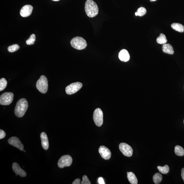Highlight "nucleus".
<instances>
[{
  "mask_svg": "<svg viewBox=\"0 0 184 184\" xmlns=\"http://www.w3.org/2000/svg\"><path fill=\"white\" fill-rule=\"evenodd\" d=\"M28 108V103L25 99H19L17 103L14 110L15 115L17 117L20 118L23 117Z\"/></svg>",
  "mask_w": 184,
  "mask_h": 184,
  "instance_id": "obj_1",
  "label": "nucleus"
},
{
  "mask_svg": "<svg viewBox=\"0 0 184 184\" xmlns=\"http://www.w3.org/2000/svg\"><path fill=\"white\" fill-rule=\"evenodd\" d=\"M85 8L86 14L90 18H93L98 14V6L96 3L92 0L86 1Z\"/></svg>",
  "mask_w": 184,
  "mask_h": 184,
  "instance_id": "obj_2",
  "label": "nucleus"
},
{
  "mask_svg": "<svg viewBox=\"0 0 184 184\" xmlns=\"http://www.w3.org/2000/svg\"><path fill=\"white\" fill-rule=\"evenodd\" d=\"M71 44L73 48L78 50H82L87 46L86 41L81 37H76L71 40Z\"/></svg>",
  "mask_w": 184,
  "mask_h": 184,
  "instance_id": "obj_3",
  "label": "nucleus"
},
{
  "mask_svg": "<svg viewBox=\"0 0 184 184\" xmlns=\"http://www.w3.org/2000/svg\"><path fill=\"white\" fill-rule=\"evenodd\" d=\"M36 87L40 93H45L47 92L48 87L47 78L44 76H41L37 80Z\"/></svg>",
  "mask_w": 184,
  "mask_h": 184,
  "instance_id": "obj_4",
  "label": "nucleus"
},
{
  "mask_svg": "<svg viewBox=\"0 0 184 184\" xmlns=\"http://www.w3.org/2000/svg\"><path fill=\"white\" fill-rule=\"evenodd\" d=\"M14 95L11 92L4 93L0 97V104L3 106H7L12 102Z\"/></svg>",
  "mask_w": 184,
  "mask_h": 184,
  "instance_id": "obj_5",
  "label": "nucleus"
},
{
  "mask_svg": "<svg viewBox=\"0 0 184 184\" xmlns=\"http://www.w3.org/2000/svg\"><path fill=\"white\" fill-rule=\"evenodd\" d=\"M72 162V159L70 155H66L63 156L60 158L58 162V166L59 168H63L71 166Z\"/></svg>",
  "mask_w": 184,
  "mask_h": 184,
  "instance_id": "obj_6",
  "label": "nucleus"
},
{
  "mask_svg": "<svg viewBox=\"0 0 184 184\" xmlns=\"http://www.w3.org/2000/svg\"><path fill=\"white\" fill-rule=\"evenodd\" d=\"M93 119L95 124L98 127H101L103 123V112L101 109L97 108L94 111Z\"/></svg>",
  "mask_w": 184,
  "mask_h": 184,
  "instance_id": "obj_7",
  "label": "nucleus"
},
{
  "mask_svg": "<svg viewBox=\"0 0 184 184\" xmlns=\"http://www.w3.org/2000/svg\"><path fill=\"white\" fill-rule=\"evenodd\" d=\"M81 82H77L70 84L65 88V91L67 95L74 94L79 91L82 87Z\"/></svg>",
  "mask_w": 184,
  "mask_h": 184,
  "instance_id": "obj_8",
  "label": "nucleus"
},
{
  "mask_svg": "<svg viewBox=\"0 0 184 184\" xmlns=\"http://www.w3.org/2000/svg\"><path fill=\"white\" fill-rule=\"evenodd\" d=\"M120 151L123 154L127 157H131L133 155V150L131 146L126 143L123 142L119 144Z\"/></svg>",
  "mask_w": 184,
  "mask_h": 184,
  "instance_id": "obj_9",
  "label": "nucleus"
},
{
  "mask_svg": "<svg viewBox=\"0 0 184 184\" xmlns=\"http://www.w3.org/2000/svg\"><path fill=\"white\" fill-rule=\"evenodd\" d=\"M9 144L18 148L21 151H24V146L19 139L16 137H12L8 140Z\"/></svg>",
  "mask_w": 184,
  "mask_h": 184,
  "instance_id": "obj_10",
  "label": "nucleus"
},
{
  "mask_svg": "<svg viewBox=\"0 0 184 184\" xmlns=\"http://www.w3.org/2000/svg\"><path fill=\"white\" fill-rule=\"evenodd\" d=\"M99 152L101 157L106 160H108L111 157V153L109 149L104 146H100Z\"/></svg>",
  "mask_w": 184,
  "mask_h": 184,
  "instance_id": "obj_11",
  "label": "nucleus"
},
{
  "mask_svg": "<svg viewBox=\"0 0 184 184\" xmlns=\"http://www.w3.org/2000/svg\"><path fill=\"white\" fill-rule=\"evenodd\" d=\"M33 7L30 5H26L22 7L20 10V14L23 17H27L32 14Z\"/></svg>",
  "mask_w": 184,
  "mask_h": 184,
  "instance_id": "obj_12",
  "label": "nucleus"
},
{
  "mask_svg": "<svg viewBox=\"0 0 184 184\" xmlns=\"http://www.w3.org/2000/svg\"><path fill=\"white\" fill-rule=\"evenodd\" d=\"M12 169L14 172L16 174V175H19L22 177H25L26 176V173L25 171L20 168V166L16 163H13Z\"/></svg>",
  "mask_w": 184,
  "mask_h": 184,
  "instance_id": "obj_13",
  "label": "nucleus"
},
{
  "mask_svg": "<svg viewBox=\"0 0 184 184\" xmlns=\"http://www.w3.org/2000/svg\"><path fill=\"white\" fill-rule=\"evenodd\" d=\"M119 59L122 61H128L130 59V56L128 51L125 49L122 50L118 55Z\"/></svg>",
  "mask_w": 184,
  "mask_h": 184,
  "instance_id": "obj_14",
  "label": "nucleus"
},
{
  "mask_svg": "<svg viewBox=\"0 0 184 184\" xmlns=\"http://www.w3.org/2000/svg\"><path fill=\"white\" fill-rule=\"evenodd\" d=\"M40 138L42 147L45 150H48L49 147V142L48 136L46 133L44 132L41 133Z\"/></svg>",
  "mask_w": 184,
  "mask_h": 184,
  "instance_id": "obj_15",
  "label": "nucleus"
},
{
  "mask_svg": "<svg viewBox=\"0 0 184 184\" xmlns=\"http://www.w3.org/2000/svg\"><path fill=\"white\" fill-rule=\"evenodd\" d=\"M163 52L164 53L172 55L174 52V50L172 46L170 44H163L162 46Z\"/></svg>",
  "mask_w": 184,
  "mask_h": 184,
  "instance_id": "obj_16",
  "label": "nucleus"
},
{
  "mask_svg": "<svg viewBox=\"0 0 184 184\" xmlns=\"http://www.w3.org/2000/svg\"><path fill=\"white\" fill-rule=\"evenodd\" d=\"M127 179L129 183L132 184H138V179L134 173L132 172H127Z\"/></svg>",
  "mask_w": 184,
  "mask_h": 184,
  "instance_id": "obj_17",
  "label": "nucleus"
},
{
  "mask_svg": "<svg viewBox=\"0 0 184 184\" xmlns=\"http://www.w3.org/2000/svg\"><path fill=\"white\" fill-rule=\"evenodd\" d=\"M171 27L175 31L183 33L184 31V26L181 24L179 23H173L171 25Z\"/></svg>",
  "mask_w": 184,
  "mask_h": 184,
  "instance_id": "obj_18",
  "label": "nucleus"
},
{
  "mask_svg": "<svg viewBox=\"0 0 184 184\" xmlns=\"http://www.w3.org/2000/svg\"><path fill=\"white\" fill-rule=\"evenodd\" d=\"M156 41L158 44H166L167 40L166 35L164 34L161 33L160 34L159 36L157 37Z\"/></svg>",
  "mask_w": 184,
  "mask_h": 184,
  "instance_id": "obj_19",
  "label": "nucleus"
},
{
  "mask_svg": "<svg viewBox=\"0 0 184 184\" xmlns=\"http://www.w3.org/2000/svg\"><path fill=\"white\" fill-rule=\"evenodd\" d=\"M174 153L179 156H183L184 155V149L181 146L177 145L174 148Z\"/></svg>",
  "mask_w": 184,
  "mask_h": 184,
  "instance_id": "obj_20",
  "label": "nucleus"
},
{
  "mask_svg": "<svg viewBox=\"0 0 184 184\" xmlns=\"http://www.w3.org/2000/svg\"><path fill=\"white\" fill-rule=\"evenodd\" d=\"M162 176L159 173H156L153 177L154 183L155 184H159L161 183L162 180Z\"/></svg>",
  "mask_w": 184,
  "mask_h": 184,
  "instance_id": "obj_21",
  "label": "nucleus"
},
{
  "mask_svg": "<svg viewBox=\"0 0 184 184\" xmlns=\"http://www.w3.org/2000/svg\"><path fill=\"white\" fill-rule=\"evenodd\" d=\"M159 172L163 174H166L169 172L170 168L168 165H166L164 166H157Z\"/></svg>",
  "mask_w": 184,
  "mask_h": 184,
  "instance_id": "obj_22",
  "label": "nucleus"
},
{
  "mask_svg": "<svg viewBox=\"0 0 184 184\" xmlns=\"http://www.w3.org/2000/svg\"><path fill=\"white\" fill-rule=\"evenodd\" d=\"M147 12L146 9L144 7H141L139 8L137 10V12L135 13L136 16H142L145 15Z\"/></svg>",
  "mask_w": 184,
  "mask_h": 184,
  "instance_id": "obj_23",
  "label": "nucleus"
},
{
  "mask_svg": "<svg viewBox=\"0 0 184 184\" xmlns=\"http://www.w3.org/2000/svg\"><path fill=\"white\" fill-rule=\"evenodd\" d=\"M7 85V80L5 78H3L0 80V91H3L4 89Z\"/></svg>",
  "mask_w": 184,
  "mask_h": 184,
  "instance_id": "obj_24",
  "label": "nucleus"
},
{
  "mask_svg": "<svg viewBox=\"0 0 184 184\" xmlns=\"http://www.w3.org/2000/svg\"><path fill=\"white\" fill-rule=\"evenodd\" d=\"M20 48V46L17 44L11 45L7 48V50L9 52H13L17 51Z\"/></svg>",
  "mask_w": 184,
  "mask_h": 184,
  "instance_id": "obj_25",
  "label": "nucleus"
},
{
  "mask_svg": "<svg viewBox=\"0 0 184 184\" xmlns=\"http://www.w3.org/2000/svg\"><path fill=\"white\" fill-rule=\"evenodd\" d=\"M35 40V34H33L30 36L29 38L26 41V43L27 45H31L34 44Z\"/></svg>",
  "mask_w": 184,
  "mask_h": 184,
  "instance_id": "obj_26",
  "label": "nucleus"
},
{
  "mask_svg": "<svg viewBox=\"0 0 184 184\" xmlns=\"http://www.w3.org/2000/svg\"><path fill=\"white\" fill-rule=\"evenodd\" d=\"M81 184H91V181H89V178L87 176L84 175L82 176V181L81 182Z\"/></svg>",
  "mask_w": 184,
  "mask_h": 184,
  "instance_id": "obj_27",
  "label": "nucleus"
},
{
  "mask_svg": "<svg viewBox=\"0 0 184 184\" xmlns=\"http://www.w3.org/2000/svg\"><path fill=\"white\" fill-rule=\"evenodd\" d=\"M5 133L4 131L1 129L0 130V139H2L5 138Z\"/></svg>",
  "mask_w": 184,
  "mask_h": 184,
  "instance_id": "obj_28",
  "label": "nucleus"
},
{
  "mask_svg": "<svg viewBox=\"0 0 184 184\" xmlns=\"http://www.w3.org/2000/svg\"><path fill=\"white\" fill-rule=\"evenodd\" d=\"M98 183L99 184H105L104 179L102 177H99L98 179Z\"/></svg>",
  "mask_w": 184,
  "mask_h": 184,
  "instance_id": "obj_29",
  "label": "nucleus"
},
{
  "mask_svg": "<svg viewBox=\"0 0 184 184\" xmlns=\"http://www.w3.org/2000/svg\"><path fill=\"white\" fill-rule=\"evenodd\" d=\"M80 180L79 178L76 179L73 182L72 184H80Z\"/></svg>",
  "mask_w": 184,
  "mask_h": 184,
  "instance_id": "obj_30",
  "label": "nucleus"
},
{
  "mask_svg": "<svg viewBox=\"0 0 184 184\" xmlns=\"http://www.w3.org/2000/svg\"><path fill=\"white\" fill-rule=\"evenodd\" d=\"M181 175L182 179H183L184 182V168L182 169L181 170Z\"/></svg>",
  "mask_w": 184,
  "mask_h": 184,
  "instance_id": "obj_31",
  "label": "nucleus"
},
{
  "mask_svg": "<svg viewBox=\"0 0 184 184\" xmlns=\"http://www.w3.org/2000/svg\"><path fill=\"white\" fill-rule=\"evenodd\" d=\"M151 2L156 1L157 0H150Z\"/></svg>",
  "mask_w": 184,
  "mask_h": 184,
  "instance_id": "obj_32",
  "label": "nucleus"
},
{
  "mask_svg": "<svg viewBox=\"0 0 184 184\" xmlns=\"http://www.w3.org/2000/svg\"><path fill=\"white\" fill-rule=\"evenodd\" d=\"M52 1H60V0H52Z\"/></svg>",
  "mask_w": 184,
  "mask_h": 184,
  "instance_id": "obj_33",
  "label": "nucleus"
},
{
  "mask_svg": "<svg viewBox=\"0 0 184 184\" xmlns=\"http://www.w3.org/2000/svg\"><path fill=\"white\" fill-rule=\"evenodd\" d=\"M24 152H25L26 151H25V150H24Z\"/></svg>",
  "mask_w": 184,
  "mask_h": 184,
  "instance_id": "obj_34",
  "label": "nucleus"
},
{
  "mask_svg": "<svg viewBox=\"0 0 184 184\" xmlns=\"http://www.w3.org/2000/svg\"></svg>",
  "mask_w": 184,
  "mask_h": 184,
  "instance_id": "obj_35",
  "label": "nucleus"
}]
</instances>
